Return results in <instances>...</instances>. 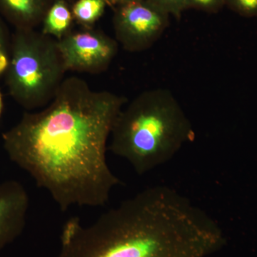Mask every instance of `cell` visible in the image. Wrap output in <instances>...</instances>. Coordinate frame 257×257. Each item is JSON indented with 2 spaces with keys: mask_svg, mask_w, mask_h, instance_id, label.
<instances>
[{
  "mask_svg": "<svg viewBox=\"0 0 257 257\" xmlns=\"http://www.w3.org/2000/svg\"><path fill=\"white\" fill-rule=\"evenodd\" d=\"M225 5V0H186V8L216 13Z\"/></svg>",
  "mask_w": 257,
  "mask_h": 257,
  "instance_id": "obj_14",
  "label": "cell"
},
{
  "mask_svg": "<svg viewBox=\"0 0 257 257\" xmlns=\"http://www.w3.org/2000/svg\"><path fill=\"white\" fill-rule=\"evenodd\" d=\"M10 43L4 27L0 23V74L4 73L8 68L10 60Z\"/></svg>",
  "mask_w": 257,
  "mask_h": 257,
  "instance_id": "obj_12",
  "label": "cell"
},
{
  "mask_svg": "<svg viewBox=\"0 0 257 257\" xmlns=\"http://www.w3.org/2000/svg\"><path fill=\"white\" fill-rule=\"evenodd\" d=\"M105 0H78L72 9V15L79 23L86 28L101 18L105 10Z\"/></svg>",
  "mask_w": 257,
  "mask_h": 257,
  "instance_id": "obj_10",
  "label": "cell"
},
{
  "mask_svg": "<svg viewBox=\"0 0 257 257\" xmlns=\"http://www.w3.org/2000/svg\"><path fill=\"white\" fill-rule=\"evenodd\" d=\"M73 15L64 0H57L47 10L42 33L59 40L71 32Z\"/></svg>",
  "mask_w": 257,
  "mask_h": 257,
  "instance_id": "obj_9",
  "label": "cell"
},
{
  "mask_svg": "<svg viewBox=\"0 0 257 257\" xmlns=\"http://www.w3.org/2000/svg\"><path fill=\"white\" fill-rule=\"evenodd\" d=\"M140 1V0H105L106 4L111 5H122L126 4V3H132V2Z\"/></svg>",
  "mask_w": 257,
  "mask_h": 257,
  "instance_id": "obj_15",
  "label": "cell"
},
{
  "mask_svg": "<svg viewBox=\"0 0 257 257\" xmlns=\"http://www.w3.org/2000/svg\"><path fill=\"white\" fill-rule=\"evenodd\" d=\"M66 72L57 40L33 29H17L5 75L10 94L19 105L28 111L48 105Z\"/></svg>",
  "mask_w": 257,
  "mask_h": 257,
  "instance_id": "obj_4",
  "label": "cell"
},
{
  "mask_svg": "<svg viewBox=\"0 0 257 257\" xmlns=\"http://www.w3.org/2000/svg\"><path fill=\"white\" fill-rule=\"evenodd\" d=\"M57 42L67 72L101 73L118 52L116 40L90 28L69 32Z\"/></svg>",
  "mask_w": 257,
  "mask_h": 257,
  "instance_id": "obj_6",
  "label": "cell"
},
{
  "mask_svg": "<svg viewBox=\"0 0 257 257\" xmlns=\"http://www.w3.org/2000/svg\"><path fill=\"white\" fill-rule=\"evenodd\" d=\"M0 8L17 29H33L47 13L44 0H0Z\"/></svg>",
  "mask_w": 257,
  "mask_h": 257,
  "instance_id": "obj_8",
  "label": "cell"
},
{
  "mask_svg": "<svg viewBox=\"0 0 257 257\" xmlns=\"http://www.w3.org/2000/svg\"><path fill=\"white\" fill-rule=\"evenodd\" d=\"M30 207L25 187L15 180L0 183V251L23 233Z\"/></svg>",
  "mask_w": 257,
  "mask_h": 257,
  "instance_id": "obj_7",
  "label": "cell"
},
{
  "mask_svg": "<svg viewBox=\"0 0 257 257\" xmlns=\"http://www.w3.org/2000/svg\"><path fill=\"white\" fill-rule=\"evenodd\" d=\"M226 237L219 223L172 187H147L90 224L62 227L56 257H209Z\"/></svg>",
  "mask_w": 257,
  "mask_h": 257,
  "instance_id": "obj_2",
  "label": "cell"
},
{
  "mask_svg": "<svg viewBox=\"0 0 257 257\" xmlns=\"http://www.w3.org/2000/svg\"><path fill=\"white\" fill-rule=\"evenodd\" d=\"M126 102L124 96L94 90L79 77L65 78L48 105L25 112L3 134V147L61 211L102 207L121 183L106 154L115 119Z\"/></svg>",
  "mask_w": 257,
  "mask_h": 257,
  "instance_id": "obj_1",
  "label": "cell"
},
{
  "mask_svg": "<svg viewBox=\"0 0 257 257\" xmlns=\"http://www.w3.org/2000/svg\"><path fill=\"white\" fill-rule=\"evenodd\" d=\"M3 97H2L1 93H0V115L2 114V111H3Z\"/></svg>",
  "mask_w": 257,
  "mask_h": 257,
  "instance_id": "obj_16",
  "label": "cell"
},
{
  "mask_svg": "<svg viewBox=\"0 0 257 257\" xmlns=\"http://www.w3.org/2000/svg\"><path fill=\"white\" fill-rule=\"evenodd\" d=\"M157 6L162 8L167 14L176 18H180L182 12L187 10L186 0H151Z\"/></svg>",
  "mask_w": 257,
  "mask_h": 257,
  "instance_id": "obj_13",
  "label": "cell"
},
{
  "mask_svg": "<svg viewBox=\"0 0 257 257\" xmlns=\"http://www.w3.org/2000/svg\"><path fill=\"white\" fill-rule=\"evenodd\" d=\"M225 5L241 16L257 17V0H225Z\"/></svg>",
  "mask_w": 257,
  "mask_h": 257,
  "instance_id": "obj_11",
  "label": "cell"
},
{
  "mask_svg": "<svg viewBox=\"0 0 257 257\" xmlns=\"http://www.w3.org/2000/svg\"><path fill=\"white\" fill-rule=\"evenodd\" d=\"M195 138L188 116L168 89L145 91L123 106L108 148L139 175L170 162Z\"/></svg>",
  "mask_w": 257,
  "mask_h": 257,
  "instance_id": "obj_3",
  "label": "cell"
},
{
  "mask_svg": "<svg viewBox=\"0 0 257 257\" xmlns=\"http://www.w3.org/2000/svg\"><path fill=\"white\" fill-rule=\"evenodd\" d=\"M170 16L151 0L120 5L114 18L116 42L127 52L146 50L165 31Z\"/></svg>",
  "mask_w": 257,
  "mask_h": 257,
  "instance_id": "obj_5",
  "label": "cell"
}]
</instances>
